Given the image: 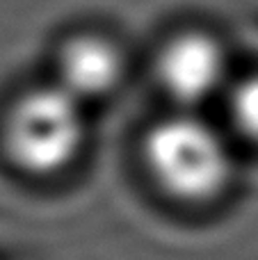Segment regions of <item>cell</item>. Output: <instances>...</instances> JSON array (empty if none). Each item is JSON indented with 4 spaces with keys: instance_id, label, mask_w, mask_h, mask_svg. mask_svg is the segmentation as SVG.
<instances>
[{
    "instance_id": "obj_1",
    "label": "cell",
    "mask_w": 258,
    "mask_h": 260,
    "mask_svg": "<svg viewBox=\"0 0 258 260\" xmlns=\"http://www.w3.org/2000/svg\"><path fill=\"white\" fill-rule=\"evenodd\" d=\"M142 157L155 187L183 206L217 201L236 176L227 135L190 110L153 123L142 142Z\"/></svg>"
},
{
    "instance_id": "obj_2",
    "label": "cell",
    "mask_w": 258,
    "mask_h": 260,
    "mask_svg": "<svg viewBox=\"0 0 258 260\" xmlns=\"http://www.w3.org/2000/svg\"><path fill=\"white\" fill-rule=\"evenodd\" d=\"M85 144V103L55 82L21 94L3 121L5 155L18 171L35 178L67 171Z\"/></svg>"
},
{
    "instance_id": "obj_3",
    "label": "cell",
    "mask_w": 258,
    "mask_h": 260,
    "mask_svg": "<svg viewBox=\"0 0 258 260\" xmlns=\"http://www.w3.org/2000/svg\"><path fill=\"white\" fill-rule=\"evenodd\" d=\"M163 91L183 110L208 103L229 87V55L215 35L185 27L163 44L155 57Z\"/></svg>"
},
{
    "instance_id": "obj_4",
    "label": "cell",
    "mask_w": 258,
    "mask_h": 260,
    "mask_svg": "<svg viewBox=\"0 0 258 260\" xmlns=\"http://www.w3.org/2000/svg\"><path fill=\"white\" fill-rule=\"evenodd\" d=\"M126 59L112 39L99 32L71 35L55 57V85L80 103L110 96L123 80Z\"/></svg>"
},
{
    "instance_id": "obj_5",
    "label": "cell",
    "mask_w": 258,
    "mask_h": 260,
    "mask_svg": "<svg viewBox=\"0 0 258 260\" xmlns=\"http://www.w3.org/2000/svg\"><path fill=\"white\" fill-rule=\"evenodd\" d=\"M227 114L233 133L258 146V73L229 82Z\"/></svg>"
}]
</instances>
